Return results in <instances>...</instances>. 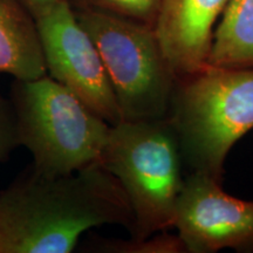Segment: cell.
<instances>
[{
    "label": "cell",
    "instance_id": "6da1fadb",
    "mask_svg": "<svg viewBox=\"0 0 253 253\" xmlns=\"http://www.w3.org/2000/svg\"><path fill=\"white\" fill-rule=\"evenodd\" d=\"M132 224L125 190L100 162L62 176L28 166L0 191V253H71L93 227Z\"/></svg>",
    "mask_w": 253,
    "mask_h": 253
},
{
    "label": "cell",
    "instance_id": "7a4b0ae2",
    "mask_svg": "<svg viewBox=\"0 0 253 253\" xmlns=\"http://www.w3.org/2000/svg\"><path fill=\"white\" fill-rule=\"evenodd\" d=\"M168 120L191 172L220 182L232 147L253 129V68H204L177 78Z\"/></svg>",
    "mask_w": 253,
    "mask_h": 253
},
{
    "label": "cell",
    "instance_id": "3957f363",
    "mask_svg": "<svg viewBox=\"0 0 253 253\" xmlns=\"http://www.w3.org/2000/svg\"><path fill=\"white\" fill-rule=\"evenodd\" d=\"M100 163L120 182L130 204V238L172 229L184 179L178 141L168 118L110 126Z\"/></svg>",
    "mask_w": 253,
    "mask_h": 253
},
{
    "label": "cell",
    "instance_id": "277c9868",
    "mask_svg": "<svg viewBox=\"0 0 253 253\" xmlns=\"http://www.w3.org/2000/svg\"><path fill=\"white\" fill-rule=\"evenodd\" d=\"M19 147L46 176L69 175L100 162L110 125L48 74L13 80L9 89Z\"/></svg>",
    "mask_w": 253,
    "mask_h": 253
},
{
    "label": "cell",
    "instance_id": "5b68a950",
    "mask_svg": "<svg viewBox=\"0 0 253 253\" xmlns=\"http://www.w3.org/2000/svg\"><path fill=\"white\" fill-rule=\"evenodd\" d=\"M73 8L102 59L122 120L167 118L177 77L154 27L88 6Z\"/></svg>",
    "mask_w": 253,
    "mask_h": 253
},
{
    "label": "cell",
    "instance_id": "8992f818",
    "mask_svg": "<svg viewBox=\"0 0 253 253\" xmlns=\"http://www.w3.org/2000/svg\"><path fill=\"white\" fill-rule=\"evenodd\" d=\"M36 20L47 74L110 126L122 121L102 59L71 1L62 0Z\"/></svg>",
    "mask_w": 253,
    "mask_h": 253
},
{
    "label": "cell",
    "instance_id": "52a82bcc",
    "mask_svg": "<svg viewBox=\"0 0 253 253\" xmlns=\"http://www.w3.org/2000/svg\"><path fill=\"white\" fill-rule=\"evenodd\" d=\"M172 229L186 253L253 252V201L233 197L221 183L198 172L183 181Z\"/></svg>",
    "mask_w": 253,
    "mask_h": 253
},
{
    "label": "cell",
    "instance_id": "ba28073f",
    "mask_svg": "<svg viewBox=\"0 0 253 253\" xmlns=\"http://www.w3.org/2000/svg\"><path fill=\"white\" fill-rule=\"evenodd\" d=\"M229 0H160L154 30L177 78L208 65L218 18Z\"/></svg>",
    "mask_w": 253,
    "mask_h": 253
},
{
    "label": "cell",
    "instance_id": "9c48e42d",
    "mask_svg": "<svg viewBox=\"0 0 253 253\" xmlns=\"http://www.w3.org/2000/svg\"><path fill=\"white\" fill-rule=\"evenodd\" d=\"M0 74L21 81L47 75L37 20L20 0H0Z\"/></svg>",
    "mask_w": 253,
    "mask_h": 253
},
{
    "label": "cell",
    "instance_id": "30bf717a",
    "mask_svg": "<svg viewBox=\"0 0 253 253\" xmlns=\"http://www.w3.org/2000/svg\"><path fill=\"white\" fill-rule=\"evenodd\" d=\"M208 65L253 68V0H229L214 27Z\"/></svg>",
    "mask_w": 253,
    "mask_h": 253
},
{
    "label": "cell",
    "instance_id": "8fae6325",
    "mask_svg": "<svg viewBox=\"0 0 253 253\" xmlns=\"http://www.w3.org/2000/svg\"><path fill=\"white\" fill-rule=\"evenodd\" d=\"M93 249L106 253H186L178 235H171L168 231L144 239L99 238L95 240Z\"/></svg>",
    "mask_w": 253,
    "mask_h": 253
},
{
    "label": "cell",
    "instance_id": "7c38bea8",
    "mask_svg": "<svg viewBox=\"0 0 253 253\" xmlns=\"http://www.w3.org/2000/svg\"><path fill=\"white\" fill-rule=\"evenodd\" d=\"M160 0H79L78 6H88L153 26ZM154 27V26H153Z\"/></svg>",
    "mask_w": 253,
    "mask_h": 253
},
{
    "label": "cell",
    "instance_id": "4fadbf2b",
    "mask_svg": "<svg viewBox=\"0 0 253 253\" xmlns=\"http://www.w3.org/2000/svg\"><path fill=\"white\" fill-rule=\"evenodd\" d=\"M19 148L17 129L11 102L0 91V163L6 162Z\"/></svg>",
    "mask_w": 253,
    "mask_h": 253
},
{
    "label": "cell",
    "instance_id": "5bb4252c",
    "mask_svg": "<svg viewBox=\"0 0 253 253\" xmlns=\"http://www.w3.org/2000/svg\"><path fill=\"white\" fill-rule=\"evenodd\" d=\"M34 18L38 19L55 7L62 0H20Z\"/></svg>",
    "mask_w": 253,
    "mask_h": 253
}]
</instances>
